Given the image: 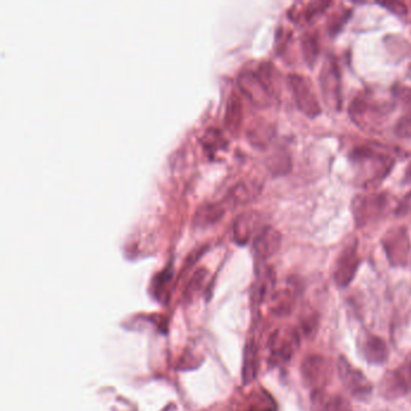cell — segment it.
<instances>
[{
    "label": "cell",
    "mask_w": 411,
    "mask_h": 411,
    "mask_svg": "<svg viewBox=\"0 0 411 411\" xmlns=\"http://www.w3.org/2000/svg\"><path fill=\"white\" fill-rule=\"evenodd\" d=\"M350 159L363 174L361 186L374 189L382 184L394 167L393 156L382 147L373 144H361L352 149Z\"/></svg>",
    "instance_id": "1"
},
{
    "label": "cell",
    "mask_w": 411,
    "mask_h": 411,
    "mask_svg": "<svg viewBox=\"0 0 411 411\" xmlns=\"http://www.w3.org/2000/svg\"><path fill=\"white\" fill-rule=\"evenodd\" d=\"M391 107V104L377 102L370 95L361 93L350 104L349 115L360 128L373 129L384 123L392 110Z\"/></svg>",
    "instance_id": "2"
},
{
    "label": "cell",
    "mask_w": 411,
    "mask_h": 411,
    "mask_svg": "<svg viewBox=\"0 0 411 411\" xmlns=\"http://www.w3.org/2000/svg\"><path fill=\"white\" fill-rule=\"evenodd\" d=\"M390 206L389 196L384 192L360 194L352 201L351 209L356 227L363 228L385 217Z\"/></svg>",
    "instance_id": "3"
},
{
    "label": "cell",
    "mask_w": 411,
    "mask_h": 411,
    "mask_svg": "<svg viewBox=\"0 0 411 411\" xmlns=\"http://www.w3.org/2000/svg\"><path fill=\"white\" fill-rule=\"evenodd\" d=\"M288 82L300 112L310 119H315L320 115L322 112L321 104L310 79L300 74H291L288 76Z\"/></svg>",
    "instance_id": "4"
},
{
    "label": "cell",
    "mask_w": 411,
    "mask_h": 411,
    "mask_svg": "<svg viewBox=\"0 0 411 411\" xmlns=\"http://www.w3.org/2000/svg\"><path fill=\"white\" fill-rule=\"evenodd\" d=\"M382 249L393 267L407 266L410 256V238L407 228L397 226L386 231L382 239Z\"/></svg>",
    "instance_id": "5"
},
{
    "label": "cell",
    "mask_w": 411,
    "mask_h": 411,
    "mask_svg": "<svg viewBox=\"0 0 411 411\" xmlns=\"http://www.w3.org/2000/svg\"><path fill=\"white\" fill-rule=\"evenodd\" d=\"M320 86L325 103L335 112H339L343 105L342 93V74L335 58L327 60L320 73Z\"/></svg>",
    "instance_id": "6"
},
{
    "label": "cell",
    "mask_w": 411,
    "mask_h": 411,
    "mask_svg": "<svg viewBox=\"0 0 411 411\" xmlns=\"http://www.w3.org/2000/svg\"><path fill=\"white\" fill-rule=\"evenodd\" d=\"M361 258L358 253V240L352 236L347 240L343 249L335 261L333 278L338 286L345 287L355 278L360 267Z\"/></svg>",
    "instance_id": "7"
},
{
    "label": "cell",
    "mask_w": 411,
    "mask_h": 411,
    "mask_svg": "<svg viewBox=\"0 0 411 411\" xmlns=\"http://www.w3.org/2000/svg\"><path fill=\"white\" fill-rule=\"evenodd\" d=\"M337 370L345 389L356 399L363 400L368 398L373 391V386L360 369L355 368L345 357L340 356L337 362Z\"/></svg>",
    "instance_id": "8"
},
{
    "label": "cell",
    "mask_w": 411,
    "mask_h": 411,
    "mask_svg": "<svg viewBox=\"0 0 411 411\" xmlns=\"http://www.w3.org/2000/svg\"><path fill=\"white\" fill-rule=\"evenodd\" d=\"M238 86L255 105L260 107H269L273 103L274 95L268 88L257 72L245 69L238 75Z\"/></svg>",
    "instance_id": "9"
},
{
    "label": "cell",
    "mask_w": 411,
    "mask_h": 411,
    "mask_svg": "<svg viewBox=\"0 0 411 411\" xmlns=\"http://www.w3.org/2000/svg\"><path fill=\"white\" fill-rule=\"evenodd\" d=\"M332 365L321 355H310L302 363V377L313 391H321L332 377Z\"/></svg>",
    "instance_id": "10"
},
{
    "label": "cell",
    "mask_w": 411,
    "mask_h": 411,
    "mask_svg": "<svg viewBox=\"0 0 411 411\" xmlns=\"http://www.w3.org/2000/svg\"><path fill=\"white\" fill-rule=\"evenodd\" d=\"M382 391L387 398H397L411 392V361L386 374L382 380Z\"/></svg>",
    "instance_id": "11"
},
{
    "label": "cell",
    "mask_w": 411,
    "mask_h": 411,
    "mask_svg": "<svg viewBox=\"0 0 411 411\" xmlns=\"http://www.w3.org/2000/svg\"><path fill=\"white\" fill-rule=\"evenodd\" d=\"M281 233L273 226H266L258 231L257 236H255L253 250L258 257L264 260L278 252L281 246Z\"/></svg>",
    "instance_id": "12"
},
{
    "label": "cell",
    "mask_w": 411,
    "mask_h": 411,
    "mask_svg": "<svg viewBox=\"0 0 411 411\" xmlns=\"http://www.w3.org/2000/svg\"><path fill=\"white\" fill-rule=\"evenodd\" d=\"M262 184L256 179H246L236 182L226 196V204L231 206H245L260 196Z\"/></svg>",
    "instance_id": "13"
},
{
    "label": "cell",
    "mask_w": 411,
    "mask_h": 411,
    "mask_svg": "<svg viewBox=\"0 0 411 411\" xmlns=\"http://www.w3.org/2000/svg\"><path fill=\"white\" fill-rule=\"evenodd\" d=\"M332 1H310V3H302L299 5H293L288 11V16L292 21L298 25H311L320 18L325 10L330 8Z\"/></svg>",
    "instance_id": "14"
},
{
    "label": "cell",
    "mask_w": 411,
    "mask_h": 411,
    "mask_svg": "<svg viewBox=\"0 0 411 411\" xmlns=\"http://www.w3.org/2000/svg\"><path fill=\"white\" fill-rule=\"evenodd\" d=\"M261 223V215L257 211H246L240 214L233 224V236L236 243L246 244Z\"/></svg>",
    "instance_id": "15"
},
{
    "label": "cell",
    "mask_w": 411,
    "mask_h": 411,
    "mask_svg": "<svg viewBox=\"0 0 411 411\" xmlns=\"http://www.w3.org/2000/svg\"><path fill=\"white\" fill-rule=\"evenodd\" d=\"M224 215V206L220 203H206L198 208L194 217L193 224L196 227L206 228L210 227L215 223L219 222Z\"/></svg>",
    "instance_id": "16"
},
{
    "label": "cell",
    "mask_w": 411,
    "mask_h": 411,
    "mask_svg": "<svg viewBox=\"0 0 411 411\" xmlns=\"http://www.w3.org/2000/svg\"><path fill=\"white\" fill-rule=\"evenodd\" d=\"M313 405L315 411H351V407L340 396H330L325 391H314Z\"/></svg>",
    "instance_id": "17"
},
{
    "label": "cell",
    "mask_w": 411,
    "mask_h": 411,
    "mask_svg": "<svg viewBox=\"0 0 411 411\" xmlns=\"http://www.w3.org/2000/svg\"><path fill=\"white\" fill-rule=\"evenodd\" d=\"M275 135L274 126L268 121L257 120L252 122L248 128V137L253 146L264 149Z\"/></svg>",
    "instance_id": "18"
},
{
    "label": "cell",
    "mask_w": 411,
    "mask_h": 411,
    "mask_svg": "<svg viewBox=\"0 0 411 411\" xmlns=\"http://www.w3.org/2000/svg\"><path fill=\"white\" fill-rule=\"evenodd\" d=\"M362 351H363L365 360L368 361L369 363H384L389 356V350H387L385 342L375 335H370L364 340Z\"/></svg>",
    "instance_id": "19"
},
{
    "label": "cell",
    "mask_w": 411,
    "mask_h": 411,
    "mask_svg": "<svg viewBox=\"0 0 411 411\" xmlns=\"http://www.w3.org/2000/svg\"><path fill=\"white\" fill-rule=\"evenodd\" d=\"M241 123H243V104L238 98V95H233L228 100L224 125L229 132L236 134L239 132Z\"/></svg>",
    "instance_id": "20"
},
{
    "label": "cell",
    "mask_w": 411,
    "mask_h": 411,
    "mask_svg": "<svg viewBox=\"0 0 411 411\" xmlns=\"http://www.w3.org/2000/svg\"><path fill=\"white\" fill-rule=\"evenodd\" d=\"M302 51L304 56L305 63L309 67H313L316 63L318 55H320V36L317 32H306L302 39Z\"/></svg>",
    "instance_id": "21"
},
{
    "label": "cell",
    "mask_w": 411,
    "mask_h": 411,
    "mask_svg": "<svg viewBox=\"0 0 411 411\" xmlns=\"http://www.w3.org/2000/svg\"><path fill=\"white\" fill-rule=\"evenodd\" d=\"M269 169L274 173V175H285L290 172L292 168L291 154L285 150L278 151L269 159Z\"/></svg>",
    "instance_id": "22"
},
{
    "label": "cell",
    "mask_w": 411,
    "mask_h": 411,
    "mask_svg": "<svg viewBox=\"0 0 411 411\" xmlns=\"http://www.w3.org/2000/svg\"><path fill=\"white\" fill-rule=\"evenodd\" d=\"M201 142L206 149L209 150H219L223 146L227 145V139L224 137L217 128H209L203 134Z\"/></svg>",
    "instance_id": "23"
},
{
    "label": "cell",
    "mask_w": 411,
    "mask_h": 411,
    "mask_svg": "<svg viewBox=\"0 0 411 411\" xmlns=\"http://www.w3.org/2000/svg\"><path fill=\"white\" fill-rule=\"evenodd\" d=\"M351 9H340L338 13H332L330 20L327 22V28L330 35H335L343 29L344 25L351 16Z\"/></svg>",
    "instance_id": "24"
},
{
    "label": "cell",
    "mask_w": 411,
    "mask_h": 411,
    "mask_svg": "<svg viewBox=\"0 0 411 411\" xmlns=\"http://www.w3.org/2000/svg\"><path fill=\"white\" fill-rule=\"evenodd\" d=\"M256 350L253 347V344H249V347L246 349V353H245V364H244V380L245 382H250L252 380L256 374Z\"/></svg>",
    "instance_id": "25"
},
{
    "label": "cell",
    "mask_w": 411,
    "mask_h": 411,
    "mask_svg": "<svg viewBox=\"0 0 411 411\" xmlns=\"http://www.w3.org/2000/svg\"><path fill=\"white\" fill-rule=\"evenodd\" d=\"M394 134L400 139L404 140H410L411 139V110L404 114V115L397 121L394 126Z\"/></svg>",
    "instance_id": "26"
},
{
    "label": "cell",
    "mask_w": 411,
    "mask_h": 411,
    "mask_svg": "<svg viewBox=\"0 0 411 411\" xmlns=\"http://www.w3.org/2000/svg\"><path fill=\"white\" fill-rule=\"evenodd\" d=\"M407 215H411V191L403 197L402 201H399L398 206L396 208L397 217H405Z\"/></svg>",
    "instance_id": "27"
},
{
    "label": "cell",
    "mask_w": 411,
    "mask_h": 411,
    "mask_svg": "<svg viewBox=\"0 0 411 411\" xmlns=\"http://www.w3.org/2000/svg\"><path fill=\"white\" fill-rule=\"evenodd\" d=\"M380 5L398 16H404L407 13V5L402 1H387V3H380Z\"/></svg>",
    "instance_id": "28"
},
{
    "label": "cell",
    "mask_w": 411,
    "mask_h": 411,
    "mask_svg": "<svg viewBox=\"0 0 411 411\" xmlns=\"http://www.w3.org/2000/svg\"><path fill=\"white\" fill-rule=\"evenodd\" d=\"M394 95L397 98L400 99V102L407 104L409 110H411V88L407 86L394 87Z\"/></svg>",
    "instance_id": "29"
}]
</instances>
